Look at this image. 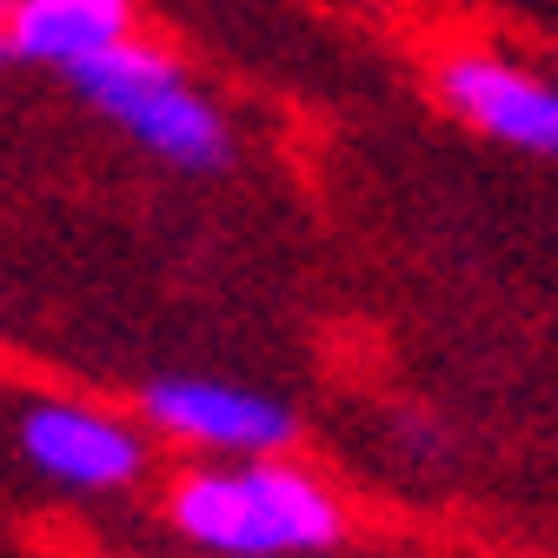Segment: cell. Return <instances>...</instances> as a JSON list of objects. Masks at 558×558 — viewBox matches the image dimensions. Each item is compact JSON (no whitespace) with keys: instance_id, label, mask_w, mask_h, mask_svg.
<instances>
[{"instance_id":"obj_3","label":"cell","mask_w":558,"mask_h":558,"mask_svg":"<svg viewBox=\"0 0 558 558\" xmlns=\"http://www.w3.org/2000/svg\"><path fill=\"white\" fill-rule=\"evenodd\" d=\"M140 412L180 446H206V452H287L300 439V418L287 399L272 392H246V386H220V379H154L140 392Z\"/></svg>"},{"instance_id":"obj_6","label":"cell","mask_w":558,"mask_h":558,"mask_svg":"<svg viewBox=\"0 0 558 558\" xmlns=\"http://www.w3.org/2000/svg\"><path fill=\"white\" fill-rule=\"evenodd\" d=\"M126 34H133V0H14L8 8L14 60L60 66V74Z\"/></svg>"},{"instance_id":"obj_5","label":"cell","mask_w":558,"mask_h":558,"mask_svg":"<svg viewBox=\"0 0 558 558\" xmlns=\"http://www.w3.org/2000/svg\"><path fill=\"white\" fill-rule=\"evenodd\" d=\"M439 94L465 126H478L499 147L558 154V87L525 74V66L493 60V53H459L439 66Z\"/></svg>"},{"instance_id":"obj_2","label":"cell","mask_w":558,"mask_h":558,"mask_svg":"<svg viewBox=\"0 0 558 558\" xmlns=\"http://www.w3.org/2000/svg\"><path fill=\"white\" fill-rule=\"evenodd\" d=\"M167 519L180 538L227 551V558H266V551H319L339 538V506L319 478L300 465H246V472H186L167 499Z\"/></svg>"},{"instance_id":"obj_7","label":"cell","mask_w":558,"mask_h":558,"mask_svg":"<svg viewBox=\"0 0 558 558\" xmlns=\"http://www.w3.org/2000/svg\"><path fill=\"white\" fill-rule=\"evenodd\" d=\"M8 8H14V0H0V27H8Z\"/></svg>"},{"instance_id":"obj_1","label":"cell","mask_w":558,"mask_h":558,"mask_svg":"<svg viewBox=\"0 0 558 558\" xmlns=\"http://www.w3.org/2000/svg\"><path fill=\"white\" fill-rule=\"evenodd\" d=\"M66 81L81 87L87 107H100L126 140H140L154 160L180 167V173H214L233 160V133H227V113L206 100L186 66L147 40H113L87 60L66 66Z\"/></svg>"},{"instance_id":"obj_4","label":"cell","mask_w":558,"mask_h":558,"mask_svg":"<svg viewBox=\"0 0 558 558\" xmlns=\"http://www.w3.org/2000/svg\"><path fill=\"white\" fill-rule=\"evenodd\" d=\"M21 452L34 472H47L53 485H74V493H120L147 465V446L126 418L74 399H34L21 412Z\"/></svg>"}]
</instances>
